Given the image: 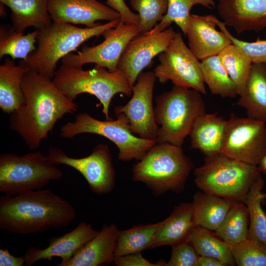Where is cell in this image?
<instances>
[{"instance_id":"33","label":"cell","mask_w":266,"mask_h":266,"mask_svg":"<svg viewBox=\"0 0 266 266\" xmlns=\"http://www.w3.org/2000/svg\"><path fill=\"white\" fill-rule=\"evenodd\" d=\"M219 59L241 95L252 68L253 63L248 56L239 47L231 44L219 54Z\"/></svg>"},{"instance_id":"32","label":"cell","mask_w":266,"mask_h":266,"mask_svg":"<svg viewBox=\"0 0 266 266\" xmlns=\"http://www.w3.org/2000/svg\"><path fill=\"white\" fill-rule=\"evenodd\" d=\"M38 30L24 34L12 28L1 26L0 29V59L8 55L14 60L22 59L25 62L29 54L36 49Z\"/></svg>"},{"instance_id":"9","label":"cell","mask_w":266,"mask_h":266,"mask_svg":"<svg viewBox=\"0 0 266 266\" xmlns=\"http://www.w3.org/2000/svg\"><path fill=\"white\" fill-rule=\"evenodd\" d=\"M116 116V120L101 121L87 113H80L73 122H67L61 127L60 136L63 138H72L83 133L100 135L116 145L119 150V160L139 161L156 143V141L135 136L126 117L122 114Z\"/></svg>"},{"instance_id":"11","label":"cell","mask_w":266,"mask_h":266,"mask_svg":"<svg viewBox=\"0 0 266 266\" xmlns=\"http://www.w3.org/2000/svg\"><path fill=\"white\" fill-rule=\"evenodd\" d=\"M159 65L154 72L159 82L170 81L174 86L196 90L206 94L200 62L185 43L181 33H176L166 50L159 55Z\"/></svg>"},{"instance_id":"40","label":"cell","mask_w":266,"mask_h":266,"mask_svg":"<svg viewBox=\"0 0 266 266\" xmlns=\"http://www.w3.org/2000/svg\"><path fill=\"white\" fill-rule=\"evenodd\" d=\"M106 4L120 14V20L122 23L139 24L138 15L130 10L124 0H106Z\"/></svg>"},{"instance_id":"10","label":"cell","mask_w":266,"mask_h":266,"mask_svg":"<svg viewBox=\"0 0 266 266\" xmlns=\"http://www.w3.org/2000/svg\"><path fill=\"white\" fill-rule=\"evenodd\" d=\"M221 153L240 162L258 166L266 155V123L231 113L227 120Z\"/></svg>"},{"instance_id":"43","label":"cell","mask_w":266,"mask_h":266,"mask_svg":"<svg viewBox=\"0 0 266 266\" xmlns=\"http://www.w3.org/2000/svg\"><path fill=\"white\" fill-rule=\"evenodd\" d=\"M257 166L261 173L266 174V155L261 160Z\"/></svg>"},{"instance_id":"22","label":"cell","mask_w":266,"mask_h":266,"mask_svg":"<svg viewBox=\"0 0 266 266\" xmlns=\"http://www.w3.org/2000/svg\"><path fill=\"white\" fill-rule=\"evenodd\" d=\"M227 122L216 112L202 115L190 133L191 147L200 150L205 156L221 152Z\"/></svg>"},{"instance_id":"44","label":"cell","mask_w":266,"mask_h":266,"mask_svg":"<svg viewBox=\"0 0 266 266\" xmlns=\"http://www.w3.org/2000/svg\"><path fill=\"white\" fill-rule=\"evenodd\" d=\"M4 4L0 3V15L1 16H3L4 15H5V11H4Z\"/></svg>"},{"instance_id":"35","label":"cell","mask_w":266,"mask_h":266,"mask_svg":"<svg viewBox=\"0 0 266 266\" xmlns=\"http://www.w3.org/2000/svg\"><path fill=\"white\" fill-rule=\"evenodd\" d=\"M130 4L138 13L140 34L152 30L168 8V0H130Z\"/></svg>"},{"instance_id":"38","label":"cell","mask_w":266,"mask_h":266,"mask_svg":"<svg viewBox=\"0 0 266 266\" xmlns=\"http://www.w3.org/2000/svg\"><path fill=\"white\" fill-rule=\"evenodd\" d=\"M200 255L187 241L172 247L166 266H199Z\"/></svg>"},{"instance_id":"41","label":"cell","mask_w":266,"mask_h":266,"mask_svg":"<svg viewBox=\"0 0 266 266\" xmlns=\"http://www.w3.org/2000/svg\"><path fill=\"white\" fill-rule=\"evenodd\" d=\"M25 264L24 255L15 257L8 249H0V266H23Z\"/></svg>"},{"instance_id":"30","label":"cell","mask_w":266,"mask_h":266,"mask_svg":"<svg viewBox=\"0 0 266 266\" xmlns=\"http://www.w3.org/2000/svg\"><path fill=\"white\" fill-rule=\"evenodd\" d=\"M249 223L246 205L234 202L214 233L227 243L235 245L248 238Z\"/></svg>"},{"instance_id":"16","label":"cell","mask_w":266,"mask_h":266,"mask_svg":"<svg viewBox=\"0 0 266 266\" xmlns=\"http://www.w3.org/2000/svg\"><path fill=\"white\" fill-rule=\"evenodd\" d=\"M47 9L53 23L81 24L93 28L99 20L121 19L120 14L97 0H48Z\"/></svg>"},{"instance_id":"3","label":"cell","mask_w":266,"mask_h":266,"mask_svg":"<svg viewBox=\"0 0 266 266\" xmlns=\"http://www.w3.org/2000/svg\"><path fill=\"white\" fill-rule=\"evenodd\" d=\"M121 20L108 21L93 28H82L71 24L53 23L38 30L36 48L27 60L21 61L30 70L52 79L59 60L76 51L88 39L102 35L107 30L114 28Z\"/></svg>"},{"instance_id":"27","label":"cell","mask_w":266,"mask_h":266,"mask_svg":"<svg viewBox=\"0 0 266 266\" xmlns=\"http://www.w3.org/2000/svg\"><path fill=\"white\" fill-rule=\"evenodd\" d=\"M211 231L197 226L187 241L195 248L200 256L215 258L225 266H234L235 263L230 245Z\"/></svg>"},{"instance_id":"31","label":"cell","mask_w":266,"mask_h":266,"mask_svg":"<svg viewBox=\"0 0 266 266\" xmlns=\"http://www.w3.org/2000/svg\"><path fill=\"white\" fill-rule=\"evenodd\" d=\"M160 223L139 225L128 230L119 231L114 256L140 253L149 249Z\"/></svg>"},{"instance_id":"13","label":"cell","mask_w":266,"mask_h":266,"mask_svg":"<svg viewBox=\"0 0 266 266\" xmlns=\"http://www.w3.org/2000/svg\"><path fill=\"white\" fill-rule=\"evenodd\" d=\"M141 33L139 25L121 21L102 34L104 39L96 46H84L77 54L70 53L62 60L63 65L82 67L88 63L104 67L110 71L118 69L120 58L128 43Z\"/></svg>"},{"instance_id":"37","label":"cell","mask_w":266,"mask_h":266,"mask_svg":"<svg viewBox=\"0 0 266 266\" xmlns=\"http://www.w3.org/2000/svg\"><path fill=\"white\" fill-rule=\"evenodd\" d=\"M217 26L230 39L231 43L239 47L250 58L252 63L266 64V39H258L254 42L239 39L233 36L227 30L226 25L218 20Z\"/></svg>"},{"instance_id":"23","label":"cell","mask_w":266,"mask_h":266,"mask_svg":"<svg viewBox=\"0 0 266 266\" xmlns=\"http://www.w3.org/2000/svg\"><path fill=\"white\" fill-rule=\"evenodd\" d=\"M236 104L246 110L247 117L266 123V64H253Z\"/></svg>"},{"instance_id":"39","label":"cell","mask_w":266,"mask_h":266,"mask_svg":"<svg viewBox=\"0 0 266 266\" xmlns=\"http://www.w3.org/2000/svg\"><path fill=\"white\" fill-rule=\"evenodd\" d=\"M114 264L117 266H166V262L161 260L152 263L140 253H137L115 257Z\"/></svg>"},{"instance_id":"25","label":"cell","mask_w":266,"mask_h":266,"mask_svg":"<svg viewBox=\"0 0 266 266\" xmlns=\"http://www.w3.org/2000/svg\"><path fill=\"white\" fill-rule=\"evenodd\" d=\"M48 0H0L11 10L14 30L23 33L27 28L40 30L52 24L47 9Z\"/></svg>"},{"instance_id":"7","label":"cell","mask_w":266,"mask_h":266,"mask_svg":"<svg viewBox=\"0 0 266 266\" xmlns=\"http://www.w3.org/2000/svg\"><path fill=\"white\" fill-rule=\"evenodd\" d=\"M261 173L257 166L221 152L205 156L203 164L194 170L195 183L200 191L244 203L253 183Z\"/></svg>"},{"instance_id":"6","label":"cell","mask_w":266,"mask_h":266,"mask_svg":"<svg viewBox=\"0 0 266 266\" xmlns=\"http://www.w3.org/2000/svg\"><path fill=\"white\" fill-rule=\"evenodd\" d=\"M52 81L71 100L83 93L95 96L102 106V112L107 120L111 119L109 107L114 96L122 93L130 97L132 94V87L122 70L110 71L96 65L88 70L62 65L56 70Z\"/></svg>"},{"instance_id":"24","label":"cell","mask_w":266,"mask_h":266,"mask_svg":"<svg viewBox=\"0 0 266 266\" xmlns=\"http://www.w3.org/2000/svg\"><path fill=\"white\" fill-rule=\"evenodd\" d=\"M28 70L21 62L16 65L8 57L0 66V108L3 112L10 115L24 104L22 82Z\"/></svg>"},{"instance_id":"1","label":"cell","mask_w":266,"mask_h":266,"mask_svg":"<svg viewBox=\"0 0 266 266\" xmlns=\"http://www.w3.org/2000/svg\"><path fill=\"white\" fill-rule=\"evenodd\" d=\"M22 87L25 101L10 114L9 128L34 150L48 137L59 120L76 112L78 106L52 79L36 72L29 70L25 74Z\"/></svg>"},{"instance_id":"42","label":"cell","mask_w":266,"mask_h":266,"mask_svg":"<svg viewBox=\"0 0 266 266\" xmlns=\"http://www.w3.org/2000/svg\"><path fill=\"white\" fill-rule=\"evenodd\" d=\"M199 266H225L218 260L207 256H200Z\"/></svg>"},{"instance_id":"12","label":"cell","mask_w":266,"mask_h":266,"mask_svg":"<svg viewBox=\"0 0 266 266\" xmlns=\"http://www.w3.org/2000/svg\"><path fill=\"white\" fill-rule=\"evenodd\" d=\"M47 157L56 166H67L78 171L86 180L92 192L97 195L109 194L114 189L115 171L107 144L96 145L89 155L80 158L70 157L61 149L51 146Z\"/></svg>"},{"instance_id":"21","label":"cell","mask_w":266,"mask_h":266,"mask_svg":"<svg viewBox=\"0 0 266 266\" xmlns=\"http://www.w3.org/2000/svg\"><path fill=\"white\" fill-rule=\"evenodd\" d=\"M196 227L192 203L182 202L175 207L168 217L160 221L149 249L172 247L186 242Z\"/></svg>"},{"instance_id":"17","label":"cell","mask_w":266,"mask_h":266,"mask_svg":"<svg viewBox=\"0 0 266 266\" xmlns=\"http://www.w3.org/2000/svg\"><path fill=\"white\" fill-rule=\"evenodd\" d=\"M218 20L213 15L191 14L186 35L189 48L198 60L218 55L232 44L222 31L216 29Z\"/></svg>"},{"instance_id":"8","label":"cell","mask_w":266,"mask_h":266,"mask_svg":"<svg viewBox=\"0 0 266 266\" xmlns=\"http://www.w3.org/2000/svg\"><path fill=\"white\" fill-rule=\"evenodd\" d=\"M63 176V171L41 151L22 156L11 153L0 155V191L5 195L42 189Z\"/></svg>"},{"instance_id":"26","label":"cell","mask_w":266,"mask_h":266,"mask_svg":"<svg viewBox=\"0 0 266 266\" xmlns=\"http://www.w3.org/2000/svg\"><path fill=\"white\" fill-rule=\"evenodd\" d=\"M234 202L201 191L197 192L192 202L197 226L215 231L222 223Z\"/></svg>"},{"instance_id":"5","label":"cell","mask_w":266,"mask_h":266,"mask_svg":"<svg viewBox=\"0 0 266 266\" xmlns=\"http://www.w3.org/2000/svg\"><path fill=\"white\" fill-rule=\"evenodd\" d=\"M201 94L193 89L174 85L156 98L155 120L160 126L156 143L182 147L196 121L206 113Z\"/></svg>"},{"instance_id":"20","label":"cell","mask_w":266,"mask_h":266,"mask_svg":"<svg viewBox=\"0 0 266 266\" xmlns=\"http://www.w3.org/2000/svg\"><path fill=\"white\" fill-rule=\"evenodd\" d=\"M119 230L114 224L104 225L91 240L81 247L69 260L57 266H99L114 263Z\"/></svg>"},{"instance_id":"4","label":"cell","mask_w":266,"mask_h":266,"mask_svg":"<svg viewBox=\"0 0 266 266\" xmlns=\"http://www.w3.org/2000/svg\"><path fill=\"white\" fill-rule=\"evenodd\" d=\"M182 147L156 143L132 168V178L148 187L155 196L182 192L193 169Z\"/></svg>"},{"instance_id":"36","label":"cell","mask_w":266,"mask_h":266,"mask_svg":"<svg viewBox=\"0 0 266 266\" xmlns=\"http://www.w3.org/2000/svg\"><path fill=\"white\" fill-rule=\"evenodd\" d=\"M230 246L237 266H266V246L261 243L247 238Z\"/></svg>"},{"instance_id":"29","label":"cell","mask_w":266,"mask_h":266,"mask_svg":"<svg viewBox=\"0 0 266 266\" xmlns=\"http://www.w3.org/2000/svg\"><path fill=\"white\" fill-rule=\"evenodd\" d=\"M200 68L204 82L212 94L224 98H233L238 95L235 84L222 64L218 55L201 60Z\"/></svg>"},{"instance_id":"34","label":"cell","mask_w":266,"mask_h":266,"mask_svg":"<svg viewBox=\"0 0 266 266\" xmlns=\"http://www.w3.org/2000/svg\"><path fill=\"white\" fill-rule=\"evenodd\" d=\"M196 4H200L209 9L215 7L214 0H168L166 14L151 31L156 33L163 31L174 23L186 35L190 11Z\"/></svg>"},{"instance_id":"2","label":"cell","mask_w":266,"mask_h":266,"mask_svg":"<svg viewBox=\"0 0 266 266\" xmlns=\"http://www.w3.org/2000/svg\"><path fill=\"white\" fill-rule=\"evenodd\" d=\"M76 211L51 190H38L0 197V229L18 234L46 232L69 225Z\"/></svg>"},{"instance_id":"19","label":"cell","mask_w":266,"mask_h":266,"mask_svg":"<svg viewBox=\"0 0 266 266\" xmlns=\"http://www.w3.org/2000/svg\"><path fill=\"white\" fill-rule=\"evenodd\" d=\"M218 14L237 34L266 28V0H218Z\"/></svg>"},{"instance_id":"14","label":"cell","mask_w":266,"mask_h":266,"mask_svg":"<svg viewBox=\"0 0 266 266\" xmlns=\"http://www.w3.org/2000/svg\"><path fill=\"white\" fill-rule=\"evenodd\" d=\"M156 77L154 72H141L132 87L133 96L124 105L114 107L115 115L123 114L131 130L139 137L156 140L159 126L153 107V90Z\"/></svg>"},{"instance_id":"18","label":"cell","mask_w":266,"mask_h":266,"mask_svg":"<svg viewBox=\"0 0 266 266\" xmlns=\"http://www.w3.org/2000/svg\"><path fill=\"white\" fill-rule=\"evenodd\" d=\"M98 233L90 224L81 222L73 230L51 238L48 246L44 249L35 246L29 248L24 255L26 266H31L40 260L50 261L55 257L61 258L62 262H65Z\"/></svg>"},{"instance_id":"15","label":"cell","mask_w":266,"mask_h":266,"mask_svg":"<svg viewBox=\"0 0 266 266\" xmlns=\"http://www.w3.org/2000/svg\"><path fill=\"white\" fill-rule=\"evenodd\" d=\"M176 33L169 27L160 32L151 30L139 34L130 41L120 58L117 68L124 73L132 87L154 58L166 50Z\"/></svg>"},{"instance_id":"28","label":"cell","mask_w":266,"mask_h":266,"mask_svg":"<svg viewBox=\"0 0 266 266\" xmlns=\"http://www.w3.org/2000/svg\"><path fill=\"white\" fill-rule=\"evenodd\" d=\"M264 184L261 173L253 183L245 204L250 220L247 238L256 240L266 246V215L262 206L266 199V194L262 191Z\"/></svg>"}]
</instances>
